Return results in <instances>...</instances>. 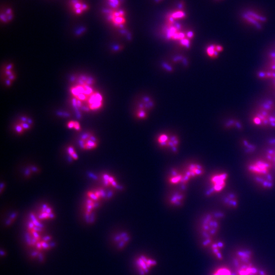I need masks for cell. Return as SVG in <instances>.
Returning <instances> with one entry per match:
<instances>
[{
    "mask_svg": "<svg viewBox=\"0 0 275 275\" xmlns=\"http://www.w3.org/2000/svg\"><path fill=\"white\" fill-rule=\"evenodd\" d=\"M222 212H216L206 215L201 220L199 227L201 245L209 248L220 229V221L224 218Z\"/></svg>",
    "mask_w": 275,
    "mask_h": 275,
    "instance_id": "cell-1",
    "label": "cell"
},
{
    "mask_svg": "<svg viewBox=\"0 0 275 275\" xmlns=\"http://www.w3.org/2000/svg\"><path fill=\"white\" fill-rule=\"evenodd\" d=\"M94 84V79L89 77L82 76L77 78L75 84L70 88L73 107L85 110L86 102L95 91Z\"/></svg>",
    "mask_w": 275,
    "mask_h": 275,
    "instance_id": "cell-2",
    "label": "cell"
},
{
    "mask_svg": "<svg viewBox=\"0 0 275 275\" xmlns=\"http://www.w3.org/2000/svg\"><path fill=\"white\" fill-rule=\"evenodd\" d=\"M157 265L156 259L144 254H139L134 260L135 269L138 275H148Z\"/></svg>",
    "mask_w": 275,
    "mask_h": 275,
    "instance_id": "cell-3",
    "label": "cell"
},
{
    "mask_svg": "<svg viewBox=\"0 0 275 275\" xmlns=\"http://www.w3.org/2000/svg\"><path fill=\"white\" fill-rule=\"evenodd\" d=\"M228 178V174L221 172L213 174L210 178V188L208 190L207 194L211 196L223 191L226 187Z\"/></svg>",
    "mask_w": 275,
    "mask_h": 275,
    "instance_id": "cell-4",
    "label": "cell"
},
{
    "mask_svg": "<svg viewBox=\"0 0 275 275\" xmlns=\"http://www.w3.org/2000/svg\"><path fill=\"white\" fill-rule=\"evenodd\" d=\"M106 14L108 22L116 28H122L126 23V14L123 10L109 8Z\"/></svg>",
    "mask_w": 275,
    "mask_h": 275,
    "instance_id": "cell-5",
    "label": "cell"
},
{
    "mask_svg": "<svg viewBox=\"0 0 275 275\" xmlns=\"http://www.w3.org/2000/svg\"><path fill=\"white\" fill-rule=\"evenodd\" d=\"M204 173V168L200 164L197 163L189 164L184 172L182 173V179L180 184L183 189L188 185L191 179L199 177Z\"/></svg>",
    "mask_w": 275,
    "mask_h": 275,
    "instance_id": "cell-6",
    "label": "cell"
},
{
    "mask_svg": "<svg viewBox=\"0 0 275 275\" xmlns=\"http://www.w3.org/2000/svg\"><path fill=\"white\" fill-rule=\"evenodd\" d=\"M272 165L268 161L258 160L250 163L247 167L248 172L253 176H258L271 173Z\"/></svg>",
    "mask_w": 275,
    "mask_h": 275,
    "instance_id": "cell-7",
    "label": "cell"
},
{
    "mask_svg": "<svg viewBox=\"0 0 275 275\" xmlns=\"http://www.w3.org/2000/svg\"><path fill=\"white\" fill-rule=\"evenodd\" d=\"M104 105V97L100 92L95 90L86 102L85 111L95 112L102 109Z\"/></svg>",
    "mask_w": 275,
    "mask_h": 275,
    "instance_id": "cell-8",
    "label": "cell"
},
{
    "mask_svg": "<svg viewBox=\"0 0 275 275\" xmlns=\"http://www.w3.org/2000/svg\"><path fill=\"white\" fill-rule=\"evenodd\" d=\"M243 19L256 28L261 29L262 24L267 21V18L261 14L249 10L243 15Z\"/></svg>",
    "mask_w": 275,
    "mask_h": 275,
    "instance_id": "cell-9",
    "label": "cell"
},
{
    "mask_svg": "<svg viewBox=\"0 0 275 275\" xmlns=\"http://www.w3.org/2000/svg\"><path fill=\"white\" fill-rule=\"evenodd\" d=\"M132 237L126 231H120L113 237V242L116 249L121 251L125 249L131 241Z\"/></svg>",
    "mask_w": 275,
    "mask_h": 275,
    "instance_id": "cell-10",
    "label": "cell"
},
{
    "mask_svg": "<svg viewBox=\"0 0 275 275\" xmlns=\"http://www.w3.org/2000/svg\"><path fill=\"white\" fill-rule=\"evenodd\" d=\"M253 180L257 185L266 190L272 189L275 185L274 178L271 173L262 175L253 176Z\"/></svg>",
    "mask_w": 275,
    "mask_h": 275,
    "instance_id": "cell-11",
    "label": "cell"
},
{
    "mask_svg": "<svg viewBox=\"0 0 275 275\" xmlns=\"http://www.w3.org/2000/svg\"><path fill=\"white\" fill-rule=\"evenodd\" d=\"M69 7L76 15H81L89 10V5L84 0H70Z\"/></svg>",
    "mask_w": 275,
    "mask_h": 275,
    "instance_id": "cell-12",
    "label": "cell"
},
{
    "mask_svg": "<svg viewBox=\"0 0 275 275\" xmlns=\"http://www.w3.org/2000/svg\"><path fill=\"white\" fill-rule=\"evenodd\" d=\"M225 247V243L220 240H214L209 248L210 249L211 254L214 258L219 261L223 260V255L222 250Z\"/></svg>",
    "mask_w": 275,
    "mask_h": 275,
    "instance_id": "cell-13",
    "label": "cell"
},
{
    "mask_svg": "<svg viewBox=\"0 0 275 275\" xmlns=\"http://www.w3.org/2000/svg\"><path fill=\"white\" fill-rule=\"evenodd\" d=\"M185 199L184 193L180 191H175L169 194L168 202L171 206L179 207L183 205Z\"/></svg>",
    "mask_w": 275,
    "mask_h": 275,
    "instance_id": "cell-14",
    "label": "cell"
},
{
    "mask_svg": "<svg viewBox=\"0 0 275 275\" xmlns=\"http://www.w3.org/2000/svg\"><path fill=\"white\" fill-rule=\"evenodd\" d=\"M222 203L229 209H236L238 206V199L236 194L234 192L227 193L222 198Z\"/></svg>",
    "mask_w": 275,
    "mask_h": 275,
    "instance_id": "cell-15",
    "label": "cell"
},
{
    "mask_svg": "<svg viewBox=\"0 0 275 275\" xmlns=\"http://www.w3.org/2000/svg\"><path fill=\"white\" fill-rule=\"evenodd\" d=\"M32 124L33 121L30 118L26 116L22 117L15 124V130L17 133L21 134L29 130Z\"/></svg>",
    "mask_w": 275,
    "mask_h": 275,
    "instance_id": "cell-16",
    "label": "cell"
},
{
    "mask_svg": "<svg viewBox=\"0 0 275 275\" xmlns=\"http://www.w3.org/2000/svg\"><path fill=\"white\" fill-rule=\"evenodd\" d=\"M266 160L272 165H275V139L269 140L265 151Z\"/></svg>",
    "mask_w": 275,
    "mask_h": 275,
    "instance_id": "cell-17",
    "label": "cell"
},
{
    "mask_svg": "<svg viewBox=\"0 0 275 275\" xmlns=\"http://www.w3.org/2000/svg\"><path fill=\"white\" fill-rule=\"evenodd\" d=\"M4 75L5 80V84L7 86H9L16 78L15 74L12 64H8L5 67Z\"/></svg>",
    "mask_w": 275,
    "mask_h": 275,
    "instance_id": "cell-18",
    "label": "cell"
},
{
    "mask_svg": "<svg viewBox=\"0 0 275 275\" xmlns=\"http://www.w3.org/2000/svg\"><path fill=\"white\" fill-rule=\"evenodd\" d=\"M223 51L224 48L222 46L214 44L208 46L206 49V52L208 56L213 59L217 58L219 54Z\"/></svg>",
    "mask_w": 275,
    "mask_h": 275,
    "instance_id": "cell-19",
    "label": "cell"
},
{
    "mask_svg": "<svg viewBox=\"0 0 275 275\" xmlns=\"http://www.w3.org/2000/svg\"><path fill=\"white\" fill-rule=\"evenodd\" d=\"M179 144V139L177 136L174 135H170L167 149L172 153H176L178 150Z\"/></svg>",
    "mask_w": 275,
    "mask_h": 275,
    "instance_id": "cell-20",
    "label": "cell"
},
{
    "mask_svg": "<svg viewBox=\"0 0 275 275\" xmlns=\"http://www.w3.org/2000/svg\"><path fill=\"white\" fill-rule=\"evenodd\" d=\"M210 275H236L235 272L225 266H220L215 268Z\"/></svg>",
    "mask_w": 275,
    "mask_h": 275,
    "instance_id": "cell-21",
    "label": "cell"
},
{
    "mask_svg": "<svg viewBox=\"0 0 275 275\" xmlns=\"http://www.w3.org/2000/svg\"><path fill=\"white\" fill-rule=\"evenodd\" d=\"M182 179V173L176 170H173L170 173L168 181L172 185H178L179 183L180 184Z\"/></svg>",
    "mask_w": 275,
    "mask_h": 275,
    "instance_id": "cell-22",
    "label": "cell"
},
{
    "mask_svg": "<svg viewBox=\"0 0 275 275\" xmlns=\"http://www.w3.org/2000/svg\"><path fill=\"white\" fill-rule=\"evenodd\" d=\"M13 13L11 9L8 8L2 11L1 14V21L4 23L10 22L13 18Z\"/></svg>",
    "mask_w": 275,
    "mask_h": 275,
    "instance_id": "cell-23",
    "label": "cell"
},
{
    "mask_svg": "<svg viewBox=\"0 0 275 275\" xmlns=\"http://www.w3.org/2000/svg\"><path fill=\"white\" fill-rule=\"evenodd\" d=\"M242 145L245 152L247 154H253L257 149L255 145L246 139L242 141Z\"/></svg>",
    "mask_w": 275,
    "mask_h": 275,
    "instance_id": "cell-24",
    "label": "cell"
},
{
    "mask_svg": "<svg viewBox=\"0 0 275 275\" xmlns=\"http://www.w3.org/2000/svg\"><path fill=\"white\" fill-rule=\"evenodd\" d=\"M169 135L166 133L161 134L157 137V141L162 148L167 149Z\"/></svg>",
    "mask_w": 275,
    "mask_h": 275,
    "instance_id": "cell-25",
    "label": "cell"
},
{
    "mask_svg": "<svg viewBox=\"0 0 275 275\" xmlns=\"http://www.w3.org/2000/svg\"><path fill=\"white\" fill-rule=\"evenodd\" d=\"M106 3L110 9H118L121 6L120 0H106Z\"/></svg>",
    "mask_w": 275,
    "mask_h": 275,
    "instance_id": "cell-26",
    "label": "cell"
},
{
    "mask_svg": "<svg viewBox=\"0 0 275 275\" xmlns=\"http://www.w3.org/2000/svg\"><path fill=\"white\" fill-rule=\"evenodd\" d=\"M225 126L227 128L235 127L238 130H241L242 128V125L240 122L234 120H230L227 122L225 124Z\"/></svg>",
    "mask_w": 275,
    "mask_h": 275,
    "instance_id": "cell-27",
    "label": "cell"
},
{
    "mask_svg": "<svg viewBox=\"0 0 275 275\" xmlns=\"http://www.w3.org/2000/svg\"><path fill=\"white\" fill-rule=\"evenodd\" d=\"M67 127L69 128H74L77 131H79L81 129V126L80 123L77 121H70L67 123Z\"/></svg>",
    "mask_w": 275,
    "mask_h": 275,
    "instance_id": "cell-28",
    "label": "cell"
},
{
    "mask_svg": "<svg viewBox=\"0 0 275 275\" xmlns=\"http://www.w3.org/2000/svg\"><path fill=\"white\" fill-rule=\"evenodd\" d=\"M147 113L144 111V110L143 109H139L138 111L136 113V116L139 119H144L147 116Z\"/></svg>",
    "mask_w": 275,
    "mask_h": 275,
    "instance_id": "cell-29",
    "label": "cell"
}]
</instances>
